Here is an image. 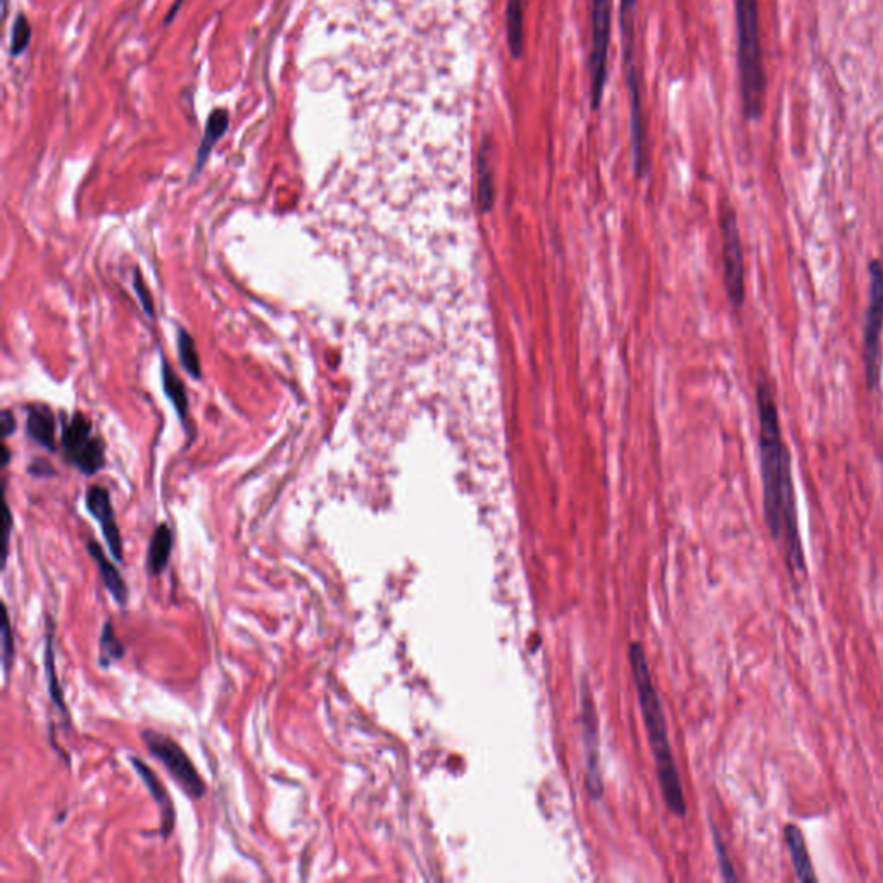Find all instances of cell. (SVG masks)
Masks as SVG:
<instances>
[{"label":"cell","instance_id":"cell-19","mask_svg":"<svg viewBox=\"0 0 883 883\" xmlns=\"http://www.w3.org/2000/svg\"><path fill=\"white\" fill-rule=\"evenodd\" d=\"M228 121L230 119H228V113H226L225 109H214L209 119H207L206 133H204L201 147H199V154H197V170H201L202 164L209 156V152L213 151L216 142L225 135Z\"/></svg>","mask_w":883,"mask_h":883},{"label":"cell","instance_id":"cell-1","mask_svg":"<svg viewBox=\"0 0 883 883\" xmlns=\"http://www.w3.org/2000/svg\"><path fill=\"white\" fill-rule=\"evenodd\" d=\"M756 408L759 426V471L763 487V513L771 539L782 551L790 575L806 573L797 509L796 483L792 473L789 447L783 440L777 397L771 383L761 378L756 383Z\"/></svg>","mask_w":883,"mask_h":883},{"label":"cell","instance_id":"cell-3","mask_svg":"<svg viewBox=\"0 0 883 883\" xmlns=\"http://www.w3.org/2000/svg\"><path fill=\"white\" fill-rule=\"evenodd\" d=\"M739 40L740 94L749 121L761 118L766 101V71L759 32L758 0H735Z\"/></svg>","mask_w":883,"mask_h":883},{"label":"cell","instance_id":"cell-13","mask_svg":"<svg viewBox=\"0 0 883 883\" xmlns=\"http://www.w3.org/2000/svg\"><path fill=\"white\" fill-rule=\"evenodd\" d=\"M87 551L90 554V558L94 559L95 564H97V570H99V575H101L102 583H104L107 592L113 595L114 601L118 602L121 608H125L126 604H128V599H130V590H128L125 578L116 568V564L107 558V554L102 549L101 544H97L95 540L88 542Z\"/></svg>","mask_w":883,"mask_h":883},{"label":"cell","instance_id":"cell-2","mask_svg":"<svg viewBox=\"0 0 883 883\" xmlns=\"http://www.w3.org/2000/svg\"><path fill=\"white\" fill-rule=\"evenodd\" d=\"M628 658H630L633 683H635V690H637V697H639L640 711H642L647 739H649L654 766H656L659 789H661L664 802L671 813L678 818H683L687 815V801H685V794H683L682 780L678 775L675 756L671 751L663 706L659 701L658 690L652 682L646 651H644L642 644L633 642L628 649Z\"/></svg>","mask_w":883,"mask_h":883},{"label":"cell","instance_id":"cell-14","mask_svg":"<svg viewBox=\"0 0 883 883\" xmlns=\"http://www.w3.org/2000/svg\"><path fill=\"white\" fill-rule=\"evenodd\" d=\"M45 677H47V685H49V696H51L54 706L59 709V713L63 714L64 720H68L69 711L64 702L63 687L59 683L56 670V647H54V635H56V621L51 614L45 616Z\"/></svg>","mask_w":883,"mask_h":883},{"label":"cell","instance_id":"cell-4","mask_svg":"<svg viewBox=\"0 0 883 883\" xmlns=\"http://www.w3.org/2000/svg\"><path fill=\"white\" fill-rule=\"evenodd\" d=\"M868 306L863 328V363H865L866 389L877 392L882 383V335H883V263L871 259L868 264Z\"/></svg>","mask_w":883,"mask_h":883},{"label":"cell","instance_id":"cell-18","mask_svg":"<svg viewBox=\"0 0 883 883\" xmlns=\"http://www.w3.org/2000/svg\"><path fill=\"white\" fill-rule=\"evenodd\" d=\"M476 185H478V202L482 211H489L494 201V180L490 168V156L487 144H483L476 159Z\"/></svg>","mask_w":883,"mask_h":883},{"label":"cell","instance_id":"cell-25","mask_svg":"<svg viewBox=\"0 0 883 883\" xmlns=\"http://www.w3.org/2000/svg\"><path fill=\"white\" fill-rule=\"evenodd\" d=\"M30 38H32V28L28 25V21H26L25 16L23 14H19L16 21H14L13 28V40H11V54L13 56H19V54H23L26 51V47L30 44Z\"/></svg>","mask_w":883,"mask_h":883},{"label":"cell","instance_id":"cell-20","mask_svg":"<svg viewBox=\"0 0 883 883\" xmlns=\"http://www.w3.org/2000/svg\"><path fill=\"white\" fill-rule=\"evenodd\" d=\"M506 35L509 51L513 57H520L523 51V0L506 2Z\"/></svg>","mask_w":883,"mask_h":883},{"label":"cell","instance_id":"cell-16","mask_svg":"<svg viewBox=\"0 0 883 883\" xmlns=\"http://www.w3.org/2000/svg\"><path fill=\"white\" fill-rule=\"evenodd\" d=\"M26 432L37 444L44 445L45 449L54 451L56 447V418L51 408L47 406H32L28 409L26 420Z\"/></svg>","mask_w":883,"mask_h":883},{"label":"cell","instance_id":"cell-5","mask_svg":"<svg viewBox=\"0 0 883 883\" xmlns=\"http://www.w3.org/2000/svg\"><path fill=\"white\" fill-rule=\"evenodd\" d=\"M142 740L147 751L151 752L152 756L168 770L170 777L185 792V796L190 797L192 801H201L202 797L206 796L207 787L204 778L178 742L157 730H144Z\"/></svg>","mask_w":883,"mask_h":883},{"label":"cell","instance_id":"cell-27","mask_svg":"<svg viewBox=\"0 0 883 883\" xmlns=\"http://www.w3.org/2000/svg\"><path fill=\"white\" fill-rule=\"evenodd\" d=\"M133 289L137 292L138 301H140V306L144 309V313L149 318H154V302H152L151 292L147 289V285L142 280L140 273H135V276H133Z\"/></svg>","mask_w":883,"mask_h":883},{"label":"cell","instance_id":"cell-26","mask_svg":"<svg viewBox=\"0 0 883 883\" xmlns=\"http://www.w3.org/2000/svg\"><path fill=\"white\" fill-rule=\"evenodd\" d=\"M714 837V847H716V852H718V863H720L721 875L725 880H730V882H735L737 880V875H735V871H733L732 861L728 858V851L725 844H723V840L720 839V835L716 833V830H713Z\"/></svg>","mask_w":883,"mask_h":883},{"label":"cell","instance_id":"cell-12","mask_svg":"<svg viewBox=\"0 0 883 883\" xmlns=\"http://www.w3.org/2000/svg\"><path fill=\"white\" fill-rule=\"evenodd\" d=\"M133 768L137 771L138 777L142 778V782L145 783V787L149 790V794H151L152 799L156 801L157 808L161 811V835H163V839H168L170 837L171 832H173V828H175V806H173V802H171L170 794H168V790L164 787L163 782L159 780L156 773L149 768V766L145 765L142 759L132 758Z\"/></svg>","mask_w":883,"mask_h":883},{"label":"cell","instance_id":"cell-29","mask_svg":"<svg viewBox=\"0 0 883 883\" xmlns=\"http://www.w3.org/2000/svg\"><path fill=\"white\" fill-rule=\"evenodd\" d=\"M14 430H16V421H14L13 413L6 409V411L2 413V435H4V437H9Z\"/></svg>","mask_w":883,"mask_h":883},{"label":"cell","instance_id":"cell-10","mask_svg":"<svg viewBox=\"0 0 883 883\" xmlns=\"http://www.w3.org/2000/svg\"><path fill=\"white\" fill-rule=\"evenodd\" d=\"M582 727L585 752H587V790L594 801L602 797L601 766H599V721L589 689L582 690Z\"/></svg>","mask_w":883,"mask_h":883},{"label":"cell","instance_id":"cell-6","mask_svg":"<svg viewBox=\"0 0 883 883\" xmlns=\"http://www.w3.org/2000/svg\"><path fill=\"white\" fill-rule=\"evenodd\" d=\"M635 2L637 0H621V25L625 40V59H627L628 92H630V123H632V151L635 171L642 173L646 166V145H644V126H642V102H640L639 73L633 63V26H635Z\"/></svg>","mask_w":883,"mask_h":883},{"label":"cell","instance_id":"cell-7","mask_svg":"<svg viewBox=\"0 0 883 883\" xmlns=\"http://www.w3.org/2000/svg\"><path fill=\"white\" fill-rule=\"evenodd\" d=\"M721 240H723V282L728 302L733 309H740L746 302V261L740 238L739 221L733 209L721 214Z\"/></svg>","mask_w":883,"mask_h":883},{"label":"cell","instance_id":"cell-11","mask_svg":"<svg viewBox=\"0 0 883 883\" xmlns=\"http://www.w3.org/2000/svg\"><path fill=\"white\" fill-rule=\"evenodd\" d=\"M85 508H87L88 513L94 516L95 520L99 521L102 535L106 539L111 556L118 563H121L123 558H125L123 556L125 549H123V539H121L118 521H116V514H114L111 494L104 487H90L87 495H85Z\"/></svg>","mask_w":883,"mask_h":883},{"label":"cell","instance_id":"cell-23","mask_svg":"<svg viewBox=\"0 0 883 883\" xmlns=\"http://www.w3.org/2000/svg\"><path fill=\"white\" fill-rule=\"evenodd\" d=\"M178 354H180V361H182L183 368L188 375L199 380L202 376L201 361H199L194 339L185 330L178 332Z\"/></svg>","mask_w":883,"mask_h":883},{"label":"cell","instance_id":"cell-17","mask_svg":"<svg viewBox=\"0 0 883 883\" xmlns=\"http://www.w3.org/2000/svg\"><path fill=\"white\" fill-rule=\"evenodd\" d=\"M171 551H173V532L166 523H161L152 533L151 544L147 551V571L154 577L161 575L170 563Z\"/></svg>","mask_w":883,"mask_h":883},{"label":"cell","instance_id":"cell-22","mask_svg":"<svg viewBox=\"0 0 883 883\" xmlns=\"http://www.w3.org/2000/svg\"><path fill=\"white\" fill-rule=\"evenodd\" d=\"M125 656V646L119 640L114 630L113 621H106V625L102 628L101 639H99V656L97 661L102 668H109L111 664L116 663Z\"/></svg>","mask_w":883,"mask_h":883},{"label":"cell","instance_id":"cell-28","mask_svg":"<svg viewBox=\"0 0 883 883\" xmlns=\"http://www.w3.org/2000/svg\"><path fill=\"white\" fill-rule=\"evenodd\" d=\"M13 514L7 501H4V547H2V568L6 566L7 556H9V540H11V530H13Z\"/></svg>","mask_w":883,"mask_h":883},{"label":"cell","instance_id":"cell-21","mask_svg":"<svg viewBox=\"0 0 883 883\" xmlns=\"http://www.w3.org/2000/svg\"><path fill=\"white\" fill-rule=\"evenodd\" d=\"M161 376H163V387L164 392H166V397L170 399L178 416H180L182 420H185L188 411L187 390H185V385L178 380L175 371L171 370L170 364L166 363L164 357L163 366H161Z\"/></svg>","mask_w":883,"mask_h":883},{"label":"cell","instance_id":"cell-15","mask_svg":"<svg viewBox=\"0 0 883 883\" xmlns=\"http://www.w3.org/2000/svg\"><path fill=\"white\" fill-rule=\"evenodd\" d=\"M783 837H785V846L790 854V861L796 870L797 880L799 882H816L818 877H816L815 865L809 856L808 846H806V839H804L801 828L794 823H789L787 827L783 828Z\"/></svg>","mask_w":883,"mask_h":883},{"label":"cell","instance_id":"cell-24","mask_svg":"<svg viewBox=\"0 0 883 883\" xmlns=\"http://www.w3.org/2000/svg\"><path fill=\"white\" fill-rule=\"evenodd\" d=\"M14 633L9 620V611L7 606L2 602V670L7 675L9 668L13 666L14 661Z\"/></svg>","mask_w":883,"mask_h":883},{"label":"cell","instance_id":"cell-9","mask_svg":"<svg viewBox=\"0 0 883 883\" xmlns=\"http://www.w3.org/2000/svg\"><path fill=\"white\" fill-rule=\"evenodd\" d=\"M611 0H592V52H590V95L592 107L601 104L608 73L609 38H611Z\"/></svg>","mask_w":883,"mask_h":883},{"label":"cell","instance_id":"cell-8","mask_svg":"<svg viewBox=\"0 0 883 883\" xmlns=\"http://www.w3.org/2000/svg\"><path fill=\"white\" fill-rule=\"evenodd\" d=\"M64 456L85 475L92 476L102 470L106 461L104 442L92 435V423L83 414H75L63 430Z\"/></svg>","mask_w":883,"mask_h":883}]
</instances>
